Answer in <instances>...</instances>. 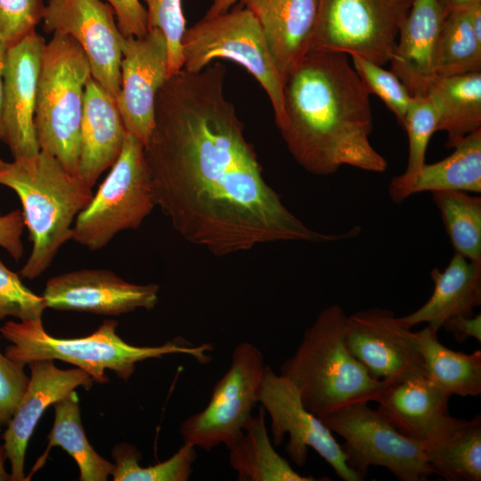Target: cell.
I'll use <instances>...</instances> for the list:
<instances>
[{"instance_id":"obj_1","label":"cell","mask_w":481,"mask_h":481,"mask_svg":"<svg viewBox=\"0 0 481 481\" xmlns=\"http://www.w3.org/2000/svg\"><path fill=\"white\" fill-rule=\"evenodd\" d=\"M226 69L215 62L170 76L144 146L156 206L188 242L217 257L279 241L322 243L357 236L311 229L265 180L234 105Z\"/></svg>"},{"instance_id":"obj_2","label":"cell","mask_w":481,"mask_h":481,"mask_svg":"<svg viewBox=\"0 0 481 481\" xmlns=\"http://www.w3.org/2000/svg\"><path fill=\"white\" fill-rule=\"evenodd\" d=\"M285 122L279 129L296 162L315 175L342 166L383 173L372 146L370 94L347 54L309 52L283 83Z\"/></svg>"},{"instance_id":"obj_3","label":"cell","mask_w":481,"mask_h":481,"mask_svg":"<svg viewBox=\"0 0 481 481\" xmlns=\"http://www.w3.org/2000/svg\"><path fill=\"white\" fill-rule=\"evenodd\" d=\"M0 185L12 190L21 203L32 249L20 274L36 279L71 240L74 221L93 198L92 189L42 151L30 158L5 162L0 167Z\"/></svg>"},{"instance_id":"obj_4","label":"cell","mask_w":481,"mask_h":481,"mask_svg":"<svg viewBox=\"0 0 481 481\" xmlns=\"http://www.w3.org/2000/svg\"><path fill=\"white\" fill-rule=\"evenodd\" d=\"M339 305L323 308L303 334L280 374L298 389L304 406L322 416L357 402H374L388 383L372 378L349 351Z\"/></svg>"},{"instance_id":"obj_5","label":"cell","mask_w":481,"mask_h":481,"mask_svg":"<svg viewBox=\"0 0 481 481\" xmlns=\"http://www.w3.org/2000/svg\"><path fill=\"white\" fill-rule=\"evenodd\" d=\"M118 322L106 320L94 333L77 338H56L48 334L42 319L8 321L0 327V333L11 344L5 355L24 365L38 360H61L87 372L100 383L108 382L106 370L119 379L128 380L139 362L183 354L200 363L210 361V343L192 345L182 338L156 346H137L124 341L117 333Z\"/></svg>"},{"instance_id":"obj_6","label":"cell","mask_w":481,"mask_h":481,"mask_svg":"<svg viewBox=\"0 0 481 481\" xmlns=\"http://www.w3.org/2000/svg\"><path fill=\"white\" fill-rule=\"evenodd\" d=\"M89 61L70 36L53 33L45 43L38 77L35 129L40 151L77 176L84 94Z\"/></svg>"},{"instance_id":"obj_7","label":"cell","mask_w":481,"mask_h":481,"mask_svg":"<svg viewBox=\"0 0 481 481\" xmlns=\"http://www.w3.org/2000/svg\"><path fill=\"white\" fill-rule=\"evenodd\" d=\"M155 207L144 144L126 132L120 155L77 216L71 240L89 250L102 249L120 232L138 228Z\"/></svg>"},{"instance_id":"obj_8","label":"cell","mask_w":481,"mask_h":481,"mask_svg":"<svg viewBox=\"0 0 481 481\" xmlns=\"http://www.w3.org/2000/svg\"><path fill=\"white\" fill-rule=\"evenodd\" d=\"M183 69L196 72L216 59H226L246 69L260 84L272 103L280 129L285 122L283 82L267 46L262 29L246 7L205 16L182 40Z\"/></svg>"},{"instance_id":"obj_9","label":"cell","mask_w":481,"mask_h":481,"mask_svg":"<svg viewBox=\"0 0 481 481\" xmlns=\"http://www.w3.org/2000/svg\"><path fill=\"white\" fill-rule=\"evenodd\" d=\"M319 418L344 439L340 447L346 464L362 480L371 466L387 469L400 481H425L434 475L425 443L399 432L367 402L353 403Z\"/></svg>"},{"instance_id":"obj_10","label":"cell","mask_w":481,"mask_h":481,"mask_svg":"<svg viewBox=\"0 0 481 481\" xmlns=\"http://www.w3.org/2000/svg\"><path fill=\"white\" fill-rule=\"evenodd\" d=\"M412 1L319 0L309 52L357 55L384 66Z\"/></svg>"},{"instance_id":"obj_11","label":"cell","mask_w":481,"mask_h":481,"mask_svg":"<svg viewBox=\"0 0 481 481\" xmlns=\"http://www.w3.org/2000/svg\"><path fill=\"white\" fill-rule=\"evenodd\" d=\"M265 367L264 355L255 345L239 343L232 350L228 371L214 386L208 405L181 423L183 443L208 452L234 441L258 404Z\"/></svg>"},{"instance_id":"obj_12","label":"cell","mask_w":481,"mask_h":481,"mask_svg":"<svg viewBox=\"0 0 481 481\" xmlns=\"http://www.w3.org/2000/svg\"><path fill=\"white\" fill-rule=\"evenodd\" d=\"M258 404L269 415L273 445H281L289 436L285 446L290 461L298 467L306 463L308 449H314L344 481H363L351 469L332 432L320 418L303 404L296 387L285 377L266 365Z\"/></svg>"},{"instance_id":"obj_13","label":"cell","mask_w":481,"mask_h":481,"mask_svg":"<svg viewBox=\"0 0 481 481\" xmlns=\"http://www.w3.org/2000/svg\"><path fill=\"white\" fill-rule=\"evenodd\" d=\"M42 21L45 32L68 35L78 43L92 77L116 100L125 37L110 5L102 0H47Z\"/></svg>"},{"instance_id":"obj_14","label":"cell","mask_w":481,"mask_h":481,"mask_svg":"<svg viewBox=\"0 0 481 481\" xmlns=\"http://www.w3.org/2000/svg\"><path fill=\"white\" fill-rule=\"evenodd\" d=\"M344 335L351 354L376 379L390 384L425 374L414 331L392 310L371 307L346 316Z\"/></svg>"},{"instance_id":"obj_15","label":"cell","mask_w":481,"mask_h":481,"mask_svg":"<svg viewBox=\"0 0 481 481\" xmlns=\"http://www.w3.org/2000/svg\"><path fill=\"white\" fill-rule=\"evenodd\" d=\"M168 77L167 44L159 29L142 38L125 37L116 102L126 132L144 146L154 126L157 95Z\"/></svg>"},{"instance_id":"obj_16","label":"cell","mask_w":481,"mask_h":481,"mask_svg":"<svg viewBox=\"0 0 481 481\" xmlns=\"http://www.w3.org/2000/svg\"><path fill=\"white\" fill-rule=\"evenodd\" d=\"M45 45L44 37L34 30L5 51L1 140L13 159L30 158L40 151L34 118Z\"/></svg>"},{"instance_id":"obj_17","label":"cell","mask_w":481,"mask_h":481,"mask_svg":"<svg viewBox=\"0 0 481 481\" xmlns=\"http://www.w3.org/2000/svg\"><path fill=\"white\" fill-rule=\"evenodd\" d=\"M155 283L126 281L106 269H81L50 278L43 293L47 308L99 315L151 310L159 301Z\"/></svg>"},{"instance_id":"obj_18","label":"cell","mask_w":481,"mask_h":481,"mask_svg":"<svg viewBox=\"0 0 481 481\" xmlns=\"http://www.w3.org/2000/svg\"><path fill=\"white\" fill-rule=\"evenodd\" d=\"M29 366L28 385L2 436L11 467V481H26L24 465L28 444L46 409L79 387L88 389L94 382L80 368L62 370L53 360H38Z\"/></svg>"},{"instance_id":"obj_19","label":"cell","mask_w":481,"mask_h":481,"mask_svg":"<svg viewBox=\"0 0 481 481\" xmlns=\"http://www.w3.org/2000/svg\"><path fill=\"white\" fill-rule=\"evenodd\" d=\"M449 399L425 374H419L387 384L374 402L399 432L429 443L444 434L457 420L449 412Z\"/></svg>"},{"instance_id":"obj_20","label":"cell","mask_w":481,"mask_h":481,"mask_svg":"<svg viewBox=\"0 0 481 481\" xmlns=\"http://www.w3.org/2000/svg\"><path fill=\"white\" fill-rule=\"evenodd\" d=\"M444 18L437 0H413L401 25L390 70L412 97L427 95L437 77L436 52Z\"/></svg>"},{"instance_id":"obj_21","label":"cell","mask_w":481,"mask_h":481,"mask_svg":"<svg viewBox=\"0 0 481 481\" xmlns=\"http://www.w3.org/2000/svg\"><path fill=\"white\" fill-rule=\"evenodd\" d=\"M126 129L116 100L93 77L87 80L80 126L77 177L93 188L122 151Z\"/></svg>"},{"instance_id":"obj_22","label":"cell","mask_w":481,"mask_h":481,"mask_svg":"<svg viewBox=\"0 0 481 481\" xmlns=\"http://www.w3.org/2000/svg\"><path fill=\"white\" fill-rule=\"evenodd\" d=\"M240 1L257 20L284 83L291 69L309 52L319 0Z\"/></svg>"},{"instance_id":"obj_23","label":"cell","mask_w":481,"mask_h":481,"mask_svg":"<svg viewBox=\"0 0 481 481\" xmlns=\"http://www.w3.org/2000/svg\"><path fill=\"white\" fill-rule=\"evenodd\" d=\"M431 296L414 312L399 317L408 328L427 323L439 330L443 322L455 316H470L481 305V261H470L454 253L444 270L433 268Z\"/></svg>"},{"instance_id":"obj_24","label":"cell","mask_w":481,"mask_h":481,"mask_svg":"<svg viewBox=\"0 0 481 481\" xmlns=\"http://www.w3.org/2000/svg\"><path fill=\"white\" fill-rule=\"evenodd\" d=\"M448 157L431 164L425 163L412 176L403 175L391 179L388 195L395 204L419 192L460 191L481 192V129L461 139Z\"/></svg>"},{"instance_id":"obj_25","label":"cell","mask_w":481,"mask_h":481,"mask_svg":"<svg viewBox=\"0 0 481 481\" xmlns=\"http://www.w3.org/2000/svg\"><path fill=\"white\" fill-rule=\"evenodd\" d=\"M226 448L229 463L239 481H315L322 480L297 472L273 447L260 407L243 428L242 433Z\"/></svg>"},{"instance_id":"obj_26","label":"cell","mask_w":481,"mask_h":481,"mask_svg":"<svg viewBox=\"0 0 481 481\" xmlns=\"http://www.w3.org/2000/svg\"><path fill=\"white\" fill-rule=\"evenodd\" d=\"M427 95L437 113L436 130L447 135V148L481 129V72L437 77Z\"/></svg>"},{"instance_id":"obj_27","label":"cell","mask_w":481,"mask_h":481,"mask_svg":"<svg viewBox=\"0 0 481 481\" xmlns=\"http://www.w3.org/2000/svg\"><path fill=\"white\" fill-rule=\"evenodd\" d=\"M437 330L427 326L414 331L425 375L450 397L481 394V351H453L438 339Z\"/></svg>"},{"instance_id":"obj_28","label":"cell","mask_w":481,"mask_h":481,"mask_svg":"<svg viewBox=\"0 0 481 481\" xmlns=\"http://www.w3.org/2000/svg\"><path fill=\"white\" fill-rule=\"evenodd\" d=\"M53 406L54 407V420L52 430L47 436L48 445L45 453L26 477V480H29L31 476L45 464L51 447L60 446L77 464L81 481H106L112 474L114 463L102 457L87 440L75 390Z\"/></svg>"},{"instance_id":"obj_29","label":"cell","mask_w":481,"mask_h":481,"mask_svg":"<svg viewBox=\"0 0 481 481\" xmlns=\"http://www.w3.org/2000/svg\"><path fill=\"white\" fill-rule=\"evenodd\" d=\"M425 456L434 474L447 481L481 480V415L457 419L437 439L425 443Z\"/></svg>"},{"instance_id":"obj_30","label":"cell","mask_w":481,"mask_h":481,"mask_svg":"<svg viewBox=\"0 0 481 481\" xmlns=\"http://www.w3.org/2000/svg\"><path fill=\"white\" fill-rule=\"evenodd\" d=\"M431 194L455 253L480 262L481 197L460 191H436Z\"/></svg>"},{"instance_id":"obj_31","label":"cell","mask_w":481,"mask_h":481,"mask_svg":"<svg viewBox=\"0 0 481 481\" xmlns=\"http://www.w3.org/2000/svg\"><path fill=\"white\" fill-rule=\"evenodd\" d=\"M469 8L444 18L436 52L437 77L481 72V42L474 35Z\"/></svg>"},{"instance_id":"obj_32","label":"cell","mask_w":481,"mask_h":481,"mask_svg":"<svg viewBox=\"0 0 481 481\" xmlns=\"http://www.w3.org/2000/svg\"><path fill=\"white\" fill-rule=\"evenodd\" d=\"M196 447L183 444L169 459L155 465L142 467L140 451L127 443L117 444L112 450L114 481H187L197 459Z\"/></svg>"},{"instance_id":"obj_33","label":"cell","mask_w":481,"mask_h":481,"mask_svg":"<svg viewBox=\"0 0 481 481\" xmlns=\"http://www.w3.org/2000/svg\"><path fill=\"white\" fill-rule=\"evenodd\" d=\"M403 127L409 139V155L404 176L418 173L426 163V152L431 136L437 132V113L428 96L412 97Z\"/></svg>"},{"instance_id":"obj_34","label":"cell","mask_w":481,"mask_h":481,"mask_svg":"<svg viewBox=\"0 0 481 481\" xmlns=\"http://www.w3.org/2000/svg\"><path fill=\"white\" fill-rule=\"evenodd\" d=\"M352 65L369 94L378 95L403 126L412 99L402 81L391 71L365 58L351 55Z\"/></svg>"},{"instance_id":"obj_35","label":"cell","mask_w":481,"mask_h":481,"mask_svg":"<svg viewBox=\"0 0 481 481\" xmlns=\"http://www.w3.org/2000/svg\"><path fill=\"white\" fill-rule=\"evenodd\" d=\"M148 30L158 29L165 36L168 51V76L183 67L182 40L186 30L182 0H144Z\"/></svg>"},{"instance_id":"obj_36","label":"cell","mask_w":481,"mask_h":481,"mask_svg":"<svg viewBox=\"0 0 481 481\" xmlns=\"http://www.w3.org/2000/svg\"><path fill=\"white\" fill-rule=\"evenodd\" d=\"M45 308L44 297L28 289L19 274L0 259V321L6 317L21 322L40 320Z\"/></svg>"},{"instance_id":"obj_37","label":"cell","mask_w":481,"mask_h":481,"mask_svg":"<svg viewBox=\"0 0 481 481\" xmlns=\"http://www.w3.org/2000/svg\"><path fill=\"white\" fill-rule=\"evenodd\" d=\"M44 0H0V45H16L42 21Z\"/></svg>"},{"instance_id":"obj_38","label":"cell","mask_w":481,"mask_h":481,"mask_svg":"<svg viewBox=\"0 0 481 481\" xmlns=\"http://www.w3.org/2000/svg\"><path fill=\"white\" fill-rule=\"evenodd\" d=\"M25 365L11 360L0 351V426L6 425L28 385Z\"/></svg>"},{"instance_id":"obj_39","label":"cell","mask_w":481,"mask_h":481,"mask_svg":"<svg viewBox=\"0 0 481 481\" xmlns=\"http://www.w3.org/2000/svg\"><path fill=\"white\" fill-rule=\"evenodd\" d=\"M105 1L113 9L118 27L125 37L142 38L147 34V11L139 0Z\"/></svg>"},{"instance_id":"obj_40","label":"cell","mask_w":481,"mask_h":481,"mask_svg":"<svg viewBox=\"0 0 481 481\" xmlns=\"http://www.w3.org/2000/svg\"><path fill=\"white\" fill-rule=\"evenodd\" d=\"M24 227L21 210L15 209L0 215V247L17 262L23 256L24 247L21 236Z\"/></svg>"},{"instance_id":"obj_41","label":"cell","mask_w":481,"mask_h":481,"mask_svg":"<svg viewBox=\"0 0 481 481\" xmlns=\"http://www.w3.org/2000/svg\"><path fill=\"white\" fill-rule=\"evenodd\" d=\"M452 334L458 343H463L469 338L481 342V314L455 316L444 321L441 326Z\"/></svg>"},{"instance_id":"obj_42","label":"cell","mask_w":481,"mask_h":481,"mask_svg":"<svg viewBox=\"0 0 481 481\" xmlns=\"http://www.w3.org/2000/svg\"><path fill=\"white\" fill-rule=\"evenodd\" d=\"M479 2L481 0H437L444 17L452 12L468 9Z\"/></svg>"},{"instance_id":"obj_43","label":"cell","mask_w":481,"mask_h":481,"mask_svg":"<svg viewBox=\"0 0 481 481\" xmlns=\"http://www.w3.org/2000/svg\"><path fill=\"white\" fill-rule=\"evenodd\" d=\"M233 4V0H213L212 5L205 16H214L225 12Z\"/></svg>"},{"instance_id":"obj_44","label":"cell","mask_w":481,"mask_h":481,"mask_svg":"<svg viewBox=\"0 0 481 481\" xmlns=\"http://www.w3.org/2000/svg\"><path fill=\"white\" fill-rule=\"evenodd\" d=\"M6 453L4 445L0 444V481H11L10 473L5 469Z\"/></svg>"},{"instance_id":"obj_45","label":"cell","mask_w":481,"mask_h":481,"mask_svg":"<svg viewBox=\"0 0 481 481\" xmlns=\"http://www.w3.org/2000/svg\"><path fill=\"white\" fill-rule=\"evenodd\" d=\"M6 49L0 45V140H1V116H2V107H3V76H2V70H3V64H4V58L5 54Z\"/></svg>"},{"instance_id":"obj_46","label":"cell","mask_w":481,"mask_h":481,"mask_svg":"<svg viewBox=\"0 0 481 481\" xmlns=\"http://www.w3.org/2000/svg\"><path fill=\"white\" fill-rule=\"evenodd\" d=\"M4 163H5V161H4V160H2V159H0V167H3ZM0 215H1V212H0Z\"/></svg>"}]
</instances>
